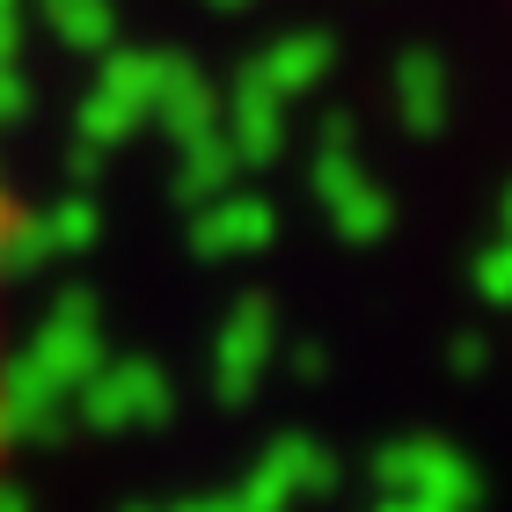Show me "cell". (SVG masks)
<instances>
[{
  "instance_id": "cell-1",
  "label": "cell",
  "mask_w": 512,
  "mask_h": 512,
  "mask_svg": "<svg viewBox=\"0 0 512 512\" xmlns=\"http://www.w3.org/2000/svg\"><path fill=\"white\" fill-rule=\"evenodd\" d=\"M0 278H8V220H0ZM0 469H8V322H0Z\"/></svg>"
}]
</instances>
